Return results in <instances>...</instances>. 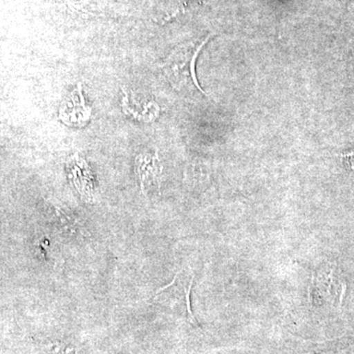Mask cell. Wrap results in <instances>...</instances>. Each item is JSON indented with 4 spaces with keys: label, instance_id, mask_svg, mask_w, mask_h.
Returning <instances> with one entry per match:
<instances>
[{
    "label": "cell",
    "instance_id": "3",
    "mask_svg": "<svg viewBox=\"0 0 354 354\" xmlns=\"http://www.w3.org/2000/svg\"><path fill=\"white\" fill-rule=\"evenodd\" d=\"M339 158H342L344 165H348L349 169L354 171V149L351 152L342 153V155H339Z\"/></svg>",
    "mask_w": 354,
    "mask_h": 354
},
{
    "label": "cell",
    "instance_id": "2",
    "mask_svg": "<svg viewBox=\"0 0 354 354\" xmlns=\"http://www.w3.org/2000/svg\"><path fill=\"white\" fill-rule=\"evenodd\" d=\"M92 111L86 106L82 94V86L66 97L59 109V120L69 127H84L91 118Z\"/></svg>",
    "mask_w": 354,
    "mask_h": 354
},
{
    "label": "cell",
    "instance_id": "4",
    "mask_svg": "<svg viewBox=\"0 0 354 354\" xmlns=\"http://www.w3.org/2000/svg\"><path fill=\"white\" fill-rule=\"evenodd\" d=\"M193 279H194V278H192V279H191L189 288H188L187 292H186V302H187L188 318H189L191 323L195 324V325H197L196 320H195L194 316L192 315V312H191V308H190L189 295H190L191 286H192Z\"/></svg>",
    "mask_w": 354,
    "mask_h": 354
},
{
    "label": "cell",
    "instance_id": "1",
    "mask_svg": "<svg viewBox=\"0 0 354 354\" xmlns=\"http://www.w3.org/2000/svg\"><path fill=\"white\" fill-rule=\"evenodd\" d=\"M209 39V37L201 43L191 44L184 48H178L167 58L162 68L169 82L174 87L177 88L194 87L205 94L198 83L196 73H195V62L200 50Z\"/></svg>",
    "mask_w": 354,
    "mask_h": 354
}]
</instances>
